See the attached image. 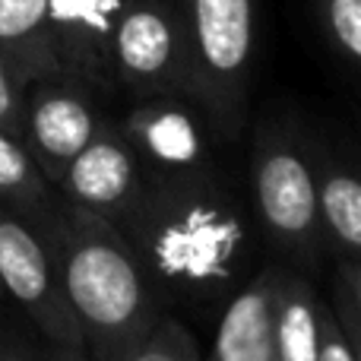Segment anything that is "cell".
I'll use <instances>...</instances> for the list:
<instances>
[{
  "mask_svg": "<svg viewBox=\"0 0 361 361\" xmlns=\"http://www.w3.org/2000/svg\"><path fill=\"white\" fill-rule=\"evenodd\" d=\"M149 288L169 307L209 311L241 286L250 257L247 206L216 169L152 178L114 219Z\"/></svg>",
  "mask_w": 361,
  "mask_h": 361,
  "instance_id": "6da1fadb",
  "label": "cell"
},
{
  "mask_svg": "<svg viewBox=\"0 0 361 361\" xmlns=\"http://www.w3.org/2000/svg\"><path fill=\"white\" fill-rule=\"evenodd\" d=\"M42 231L89 361L118 358L156 326L165 307L111 219L61 200Z\"/></svg>",
  "mask_w": 361,
  "mask_h": 361,
  "instance_id": "7a4b0ae2",
  "label": "cell"
},
{
  "mask_svg": "<svg viewBox=\"0 0 361 361\" xmlns=\"http://www.w3.org/2000/svg\"><path fill=\"white\" fill-rule=\"evenodd\" d=\"M187 38V99L235 140L247 118L257 0H175Z\"/></svg>",
  "mask_w": 361,
  "mask_h": 361,
  "instance_id": "3957f363",
  "label": "cell"
},
{
  "mask_svg": "<svg viewBox=\"0 0 361 361\" xmlns=\"http://www.w3.org/2000/svg\"><path fill=\"white\" fill-rule=\"evenodd\" d=\"M254 219L288 267L314 269L324 254L314 140L288 121H263L250 149Z\"/></svg>",
  "mask_w": 361,
  "mask_h": 361,
  "instance_id": "277c9868",
  "label": "cell"
},
{
  "mask_svg": "<svg viewBox=\"0 0 361 361\" xmlns=\"http://www.w3.org/2000/svg\"><path fill=\"white\" fill-rule=\"evenodd\" d=\"M118 86L143 95H187V38L175 0H124L111 38Z\"/></svg>",
  "mask_w": 361,
  "mask_h": 361,
  "instance_id": "5b68a950",
  "label": "cell"
},
{
  "mask_svg": "<svg viewBox=\"0 0 361 361\" xmlns=\"http://www.w3.org/2000/svg\"><path fill=\"white\" fill-rule=\"evenodd\" d=\"M0 282L51 345H82V333L63 298L44 231L0 203ZM86 349V345H82Z\"/></svg>",
  "mask_w": 361,
  "mask_h": 361,
  "instance_id": "8992f818",
  "label": "cell"
},
{
  "mask_svg": "<svg viewBox=\"0 0 361 361\" xmlns=\"http://www.w3.org/2000/svg\"><path fill=\"white\" fill-rule=\"evenodd\" d=\"M92 89L95 86L70 73H51L25 86L19 140L54 187L105 121Z\"/></svg>",
  "mask_w": 361,
  "mask_h": 361,
  "instance_id": "52a82bcc",
  "label": "cell"
},
{
  "mask_svg": "<svg viewBox=\"0 0 361 361\" xmlns=\"http://www.w3.org/2000/svg\"><path fill=\"white\" fill-rule=\"evenodd\" d=\"M206 124L209 118L200 111V105H193L180 92L143 95L140 105H133L118 121L127 146L133 149L149 180L209 169L212 162L206 156Z\"/></svg>",
  "mask_w": 361,
  "mask_h": 361,
  "instance_id": "ba28073f",
  "label": "cell"
},
{
  "mask_svg": "<svg viewBox=\"0 0 361 361\" xmlns=\"http://www.w3.org/2000/svg\"><path fill=\"white\" fill-rule=\"evenodd\" d=\"M146 180L149 178L140 169L133 149L127 146L118 121L105 118L95 137L76 152V159L61 175L57 193L67 203L99 212L114 222L140 197Z\"/></svg>",
  "mask_w": 361,
  "mask_h": 361,
  "instance_id": "9c48e42d",
  "label": "cell"
},
{
  "mask_svg": "<svg viewBox=\"0 0 361 361\" xmlns=\"http://www.w3.org/2000/svg\"><path fill=\"white\" fill-rule=\"evenodd\" d=\"M124 0H48V38L61 73L114 89L111 38Z\"/></svg>",
  "mask_w": 361,
  "mask_h": 361,
  "instance_id": "30bf717a",
  "label": "cell"
},
{
  "mask_svg": "<svg viewBox=\"0 0 361 361\" xmlns=\"http://www.w3.org/2000/svg\"><path fill=\"white\" fill-rule=\"evenodd\" d=\"M286 263H267L222 305L209 361H276V288Z\"/></svg>",
  "mask_w": 361,
  "mask_h": 361,
  "instance_id": "8fae6325",
  "label": "cell"
},
{
  "mask_svg": "<svg viewBox=\"0 0 361 361\" xmlns=\"http://www.w3.org/2000/svg\"><path fill=\"white\" fill-rule=\"evenodd\" d=\"M317 203L324 247L339 260H361V171L345 159L317 149Z\"/></svg>",
  "mask_w": 361,
  "mask_h": 361,
  "instance_id": "7c38bea8",
  "label": "cell"
},
{
  "mask_svg": "<svg viewBox=\"0 0 361 361\" xmlns=\"http://www.w3.org/2000/svg\"><path fill=\"white\" fill-rule=\"evenodd\" d=\"M320 311L324 298H317L311 279L286 263L276 288V361H317Z\"/></svg>",
  "mask_w": 361,
  "mask_h": 361,
  "instance_id": "4fadbf2b",
  "label": "cell"
},
{
  "mask_svg": "<svg viewBox=\"0 0 361 361\" xmlns=\"http://www.w3.org/2000/svg\"><path fill=\"white\" fill-rule=\"evenodd\" d=\"M0 54L25 86L61 73L48 38V0H0Z\"/></svg>",
  "mask_w": 361,
  "mask_h": 361,
  "instance_id": "5bb4252c",
  "label": "cell"
},
{
  "mask_svg": "<svg viewBox=\"0 0 361 361\" xmlns=\"http://www.w3.org/2000/svg\"><path fill=\"white\" fill-rule=\"evenodd\" d=\"M0 203L16 209L38 228H44L61 203L57 187L44 178L25 143L4 130H0Z\"/></svg>",
  "mask_w": 361,
  "mask_h": 361,
  "instance_id": "9a60e30c",
  "label": "cell"
},
{
  "mask_svg": "<svg viewBox=\"0 0 361 361\" xmlns=\"http://www.w3.org/2000/svg\"><path fill=\"white\" fill-rule=\"evenodd\" d=\"M111 361H203L193 333L171 314H162L146 336Z\"/></svg>",
  "mask_w": 361,
  "mask_h": 361,
  "instance_id": "2e32d148",
  "label": "cell"
},
{
  "mask_svg": "<svg viewBox=\"0 0 361 361\" xmlns=\"http://www.w3.org/2000/svg\"><path fill=\"white\" fill-rule=\"evenodd\" d=\"M314 13L333 51L361 70V0H314Z\"/></svg>",
  "mask_w": 361,
  "mask_h": 361,
  "instance_id": "e0dca14e",
  "label": "cell"
},
{
  "mask_svg": "<svg viewBox=\"0 0 361 361\" xmlns=\"http://www.w3.org/2000/svg\"><path fill=\"white\" fill-rule=\"evenodd\" d=\"M23 99L25 82L0 54V130L19 137L23 133Z\"/></svg>",
  "mask_w": 361,
  "mask_h": 361,
  "instance_id": "ac0fdd59",
  "label": "cell"
},
{
  "mask_svg": "<svg viewBox=\"0 0 361 361\" xmlns=\"http://www.w3.org/2000/svg\"><path fill=\"white\" fill-rule=\"evenodd\" d=\"M317 361H355V352L349 345L343 324H339L336 311L324 301L320 311V345H317Z\"/></svg>",
  "mask_w": 361,
  "mask_h": 361,
  "instance_id": "d6986e66",
  "label": "cell"
},
{
  "mask_svg": "<svg viewBox=\"0 0 361 361\" xmlns=\"http://www.w3.org/2000/svg\"><path fill=\"white\" fill-rule=\"evenodd\" d=\"M333 307L361 324V260H339Z\"/></svg>",
  "mask_w": 361,
  "mask_h": 361,
  "instance_id": "ffe728a7",
  "label": "cell"
},
{
  "mask_svg": "<svg viewBox=\"0 0 361 361\" xmlns=\"http://www.w3.org/2000/svg\"><path fill=\"white\" fill-rule=\"evenodd\" d=\"M0 361H44V358H38L35 352H29L25 345L13 343V339L0 336Z\"/></svg>",
  "mask_w": 361,
  "mask_h": 361,
  "instance_id": "44dd1931",
  "label": "cell"
},
{
  "mask_svg": "<svg viewBox=\"0 0 361 361\" xmlns=\"http://www.w3.org/2000/svg\"><path fill=\"white\" fill-rule=\"evenodd\" d=\"M333 311H336V307H333ZM336 317H339V324H343L345 336H349V345H352V352H355V361H361V324H355V320H352L349 314H343V311H336Z\"/></svg>",
  "mask_w": 361,
  "mask_h": 361,
  "instance_id": "7402d4cb",
  "label": "cell"
},
{
  "mask_svg": "<svg viewBox=\"0 0 361 361\" xmlns=\"http://www.w3.org/2000/svg\"><path fill=\"white\" fill-rule=\"evenodd\" d=\"M48 361H89V355H86L82 345H76V349H67V345H51Z\"/></svg>",
  "mask_w": 361,
  "mask_h": 361,
  "instance_id": "603a6c76",
  "label": "cell"
},
{
  "mask_svg": "<svg viewBox=\"0 0 361 361\" xmlns=\"http://www.w3.org/2000/svg\"><path fill=\"white\" fill-rule=\"evenodd\" d=\"M4 295H6V292H4V282H0V301H4Z\"/></svg>",
  "mask_w": 361,
  "mask_h": 361,
  "instance_id": "cb8c5ba5",
  "label": "cell"
}]
</instances>
